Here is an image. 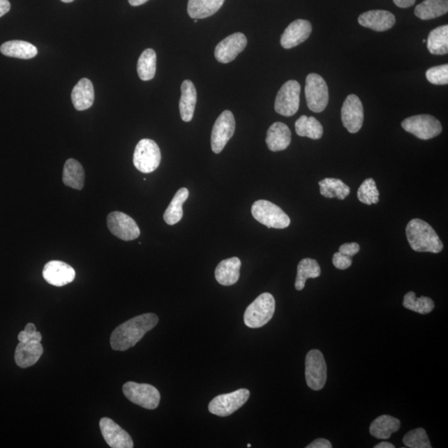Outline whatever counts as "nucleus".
I'll use <instances>...</instances> for the list:
<instances>
[{
	"mask_svg": "<svg viewBox=\"0 0 448 448\" xmlns=\"http://www.w3.org/2000/svg\"><path fill=\"white\" fill-rule=\"evenodd\" d=\"M159 322L156 314L147 313L135 316L114 329L111 345L114 350L125 351L135 346L144 335Z\"/></svg>",
	"mask_w": 448,
	"mask_h": 448,
	"instance_id": "1",
	"label": "nucleus"
},
{
	"mask_svg": "<svg viewBox=\"0 0 448 448\" xmlns=\"http://www.w3.org/2000/svg\"><path fill=\"white\" fill-rule=\"evenodd\" d=\"M406 236L410 247L415 252L439 253L443 244L432 226L421 219L415 218L408 223Z\"/></svg>",
	"mask_w": 448,
	"mask_h": 448,
	"instance_id": "2",
	"label": "nucleus"
},
{
	"mask_svg": "<svg viewBox=\"0 0 448 448\" xmlns=\"http://www.w3.org/2000/svg\"><path fill=\"white\" fill-rule=\"evenodd\" d=\"M276 301L271 293L265 292L255 299L246 309L244 323L250 328H260L269 323L274 316Z\"/></svg>",
	"mask_w": 448,
	"mask_h": 448,
	"instance_id": "3",
	"label": "nucleus"
},
{
	"mask_svg": "<svg viewBox=\"0 0 448 448\" xmlns=\"http://www.w3.org/2000/svg\"><path fill=\"white\" fill-rule=\"evenodd\" d=\"M252 214L256 221L269 228H283L289 227L291 219L278 205L267 200H257L252 207Z\"/></svg>",
	"mask_w": 448,
	"mask_h": 448,
	"instance_id": "4",
	"label": "nucleus"
},
{
	"mask_svg": "<svg viewBox=\"0 0 448 448\" xmlns=\"http://www.w3.org/2000/svg\"><path fill=\"white\" fill-rule=\"evenodd\" d=\"M161 153L158 144L151 139H143L136 144L133 163L140 172L149 174L159 167Z\"/></svg>",
	"mask_w": 448,
	"mask_h": 448,
	"instance_id": "5",
	"label": "nucleus"
},
{
	"mask_svg": "<svg viewBox=\"0 0 448 448\" xmlns=\"http://www.w3.org/2000/svg\"><path fill=\"white\" fill-rule=\"evenodd\" d=\"M123 394L128 401L147 410H153L159 406L160 394L154 386L127 382L123 385Z\"/></svg>",
	"mask_w": 448,
	"mask_h": 448,
	"instance_id": "6",
	"label": "nucleus"
},
{
	"mask_svg": "<svg viewBox=\"0 0 448 448\" xmlns=\"http://www.w3.org/2000/svg\"><path fill=\"white\" fill-rule=\"evenodd\" d=\"M305 94L307 107L315 113L322 112L329 103V91L326 81L316 73L306 79Z\"/></svg>",
	"mask_w": 448,
	"mask_h": 448,
	"instance_id": "7",
	"label": "nucleus"
},
{
	"mask_svg": "<svg viewBox=\"0 0 448 448\" xmlns=\"http://www.w3.org/2000/svg\"><path fill=\"white\" fill-rule=\"evenodd\" d=\"M306 384L314 391L322 390L327 380V367L324 355L318 350H311L306 357Z\"/></svg>",
	"mask_w": 448,
	"mask_h": 448,
	"instance_id": "8",
	"label": "nucleus"
},
{
	"mask_svg": "<svg viewBox=\"0 0 448 448\" xmlns=\"http://www.w3.org/2000/svg\"><path fill=\"white\" fill-rule=\"evenodd\" d=\"M402 127L407 133L421 140H430L440 135L442 126L440 121L430 115H418L406 118Z\"/></svg>",
	"mask_w": 448,
	"mask_h": 448,
	"instance_id": "9",
	"label": "nucleus"
},
{
	"mask_svg": "<svg viewBox=\"0 0 448 448\" xmlns=\"http://www.w3.org/2000/svg\"><path fill=\"white\" fill-rule=\"evenodd\" d=\"M248 389H240L230 394L218 395L209 403V410L211 414L218 417H227L243 407L248 401Z\"/></svg>",
	"mask_w": 448,
	"mask_h": 448,
	"instance_id": "10",
	"label": "nucleus"
},
{
	"mask_svg": "<svg viewBox=\"0 0 448 448\" xmlns=\"http://www.w3.org/2000/svg\"><path fill=\"white\" fill-rule=\"evenodd\" d=\"M301 86L290 80L281 87L275 100V111L284 117L295 115L300 105Z\"/></svg>",
	"mask_w": 448,
	"mask_h": 448,
	"instance_id": "11",
	"label": "nucleus"
},
{
	"mask_svg": "<svg viewBox=\"0 0 448 448\" xmlns=\"http://www.w3.org/2000/svg\"><path fill=\"white\" fill-rule=\"evenodd\" d=\"M236 121L234 114L230 111H224L215 121L212 135H211V147L215 154L221 153L226 144L234 135Z\"/></svg>",
	"mask_w": 448,
	"mask_h": 448,
	"instance_id": "12",
	"label": "nucleus"
},
{
	"mask_svg": "<svg viewBox=\"0 0 448 448\" xmlns=\"http://www.w3.org/2000/svg\"><path fill=\"white\" fill-rule=\"evenodd\" d=\"M107 227L113 235L123 241L135 240L140 234V228L134 219L119 211L108 215Z\"/></svg>",
	"mask_w": 448,
	"mask_h": 448,
	"instance_id": "13",
	"label": "nucleus"
},
{
	"mask_svg": "<svg viewBox=\"0 0 448 448\" xmlns=\"http://www.w3.org/2000/svg\"><path fill=\"white\" fill-rule=\"evenodd\" d=\"M341 120L349 133H357L364 123V107L357 95L347 96L341 109Z\"/></svg>",
	"mask_w": 448,
	"mask_h": 448,
	"instance_id": "14",
	"label": "nucleus"
},
{
	"mask_svg": "<svg viewBox=\"0 0 448 448\" xmlns=\"http://www.w3.org/2000/svg\"><path fill=\"white\" fill-rule=\"evenodd\" d=\"M248 39L241 33H235L224 38L215 47V59L219 63L228 64L234 61L237 57L247 47Z\"/></svg>",
	"mask_w": 448,
	"mask_h": 448,
	"instance_id": "15",
	"label": "nucleus"
},
{
	"mask_svg": "<svg viewBox=\"0 0 448 448\" xmlns=\"http://www.w3.org/2000/svg\"><path fill=\"white\" fill-rule=\"evenodd\" d=\"M100 428L105 441L112 448H133L134 443L130 434L113 420L103 418L100 420Z\"/></svg>",
	"mask_w": 448,
	"mask_h": 448,
	"instance_id": "16",
	"label": "nucleus"
},
{
	"mask_svg": "<svg viewBox=\"0 0 448 448\" xmlns=\"http://www.w3.org/2000/svg\"><path fill=\"white\" fill-rule=\"evenodd\" d=\"M46 282L55 287H64L73 282L76 272L68 263L61 261L47 262L43 270Z\"/></svg>",
	"mask_w": 448,
	"mask_h": 448,
	"instance_id": "17",
	"label": "nucleus"
},
{
	"mask_svg": "<svg viewBox=\"0 0 448 448\" xmlns=\"http://www.w3.org/2000/svg\"><path fill=\"white\" fill-rule=\"evenodd\" d=\"M313 32V26L308 20H297L290 24L285 29L282 38H281V45L285 50L295 47L304 43L311 36Z\"/></svg>",
	"mask_w": 448,
	"mask_h": 448,
	"instance_id": "18",
	"label": "nucleus"
},
{
	"mask_svg": "<svg viewBox=\"0 0 448 448\" xmlns=\"http://www.w3.org/2000/svg\"><path fill=\"white\" fill-rule=\"evenodd\" d=\"M359 24L364 28L384 32L392 29L396 23V19L392 13L386 10H371L360 15Z\"/></svg>",
	"mask_w": 448,
	"mask_h": 448,
	"instance_id": "19",
	"label": "nucleus"
},
{
	"mask_svg": "<svg viewBox=\"0 0 448 448\" xmlns=\"http://www.w3.org/2000/svg\"><path fill=\"white\" fill-rule=\"evenodd\" d=\"M43 353L41 342H20L15 350V362L20 368H29L34 366Z\"/></svg>",
	"mask_w": 448,
	"mask_h": 448,
	"instance_id": "20",
	"label": "nucleus"
},
{
	"mask_svg": "<svg viewBox=\"0 0 448 448\" xmlns=\"http://www.w3.org/2000/svg\"><path fill=\"white\" fill-rule=\"evenodd\" d=\"M292 142V133L289 127L282 122H275L267 130L266 143L271 151H282Z\"/></svg>",
	"mask_w": 448,
	"mask_h": 448,
	"instance_id": "21",
	"label": "nucleus"
},
{
	"mask_svg": "<svg viewBox=\"0 0 448 448\" xmlns=\"http://www.w3.org/2000/svg\"><path fill=\"white\" fill-rule=\"evenodd\" d=\"M94 87L89 79L82 78L74 87L72 92V100L74 107L77 111H85L89 109L94 103Z\"/></svg>",
	"mask_w": 448,
	"mask_h": 448,
	"instance_id": "22",
	"label": "nucleus"
},
{
	"mask_svg": "<svg viewBox=\"0 0 448 448\" xmlns=\"http://www.w3.org/2000/svg\"><path fill=\"white\" fill-rule=\"evenodd\" d=\"M241 261L238 257H231L219 262L215 270V278L223 285H232L238 283L240 276Z\"/></svg>",
	"mask_w": 448,
	"mask_h": 448,
	"instance_id": "23",
	"label": "nucleus"
},
{
	"mask_svg": "<svg viewBox=\"0 0 448 448\" xmlns=\"http://www.w3.org/2000/svg\"><path fill=\"white\" fill-rule=\"evenodd\" d=\"M197 103V91L194 83L184 81L181 85V98L179 100V112L184 122H190L194 117Z\"/></svg>",
	"mask_w": 448,
	"mask_h": 448,
	"instance_id": "24",
	"label": "nucleus"
},
{
	"mask_svg": "<svg viewBox=\"0 0 448 448\" xmlns=\"http://www.w3.org/2000/svg\"><path fill=\"white\" fill-rule=\"evenodd\" d=\"M225 0H188V14L192 19H205L216 14Z\"/></svg>",
	"mask_w": 448,
	"mask_h": 448,
	"instance_id": "25",
	"label": "nucleus"
},
{
	"mask_svg": "<svg viewBox=\"0 0 448 448\" xmlns=\"http://www.w3.org/2000/svg\"><path fill=\"white\" fill-rule=\"evenodd\" d=\"M63 181L66 186L82 191L84 187L85 172L82 165L74 159L66 161L64 168Z\"/></svg>",
	"mask_w": 448,
	"mask_h": 448,
	"instance_id": "26",
	"label": "nucleus"
},
{
	"mask_svg": "<svg viewBox=\"0 0 448 448\" xmlns=\"http://www.w3.org/2000/svg\"><path fill=\"white\" fill-rule=\"evenodd\" d=\"M0 52L10 58L20 59H33L38 54L37 47L32 43L20 40H13L3 43L0 47Z\"/></svg>",
	"mask_w": 448,
	"mask_h": 448,
	"instance_id": "27",
	"label": "nucleus"
},
{
	"mask_svg": "<svg viewBox=\"0 0 448 448\" xmlns=\"http://www.w3.org/2000/svg\"><path fill=\"white\" fill-rule=\"evenodd\" d=\"M401 423L398 419L389 415H382L373 421L370 433L378 439H389L394 433L401 428Z\"/></svg>",
	"mask_w": 448,
	"mask_h": 448,
	"instance_id": "28",
	"label": "nucleus"
},
{
	"mask_svg": "<svg viewBox=\"0 0 448 448\" xmlns=\"http://www.w3.org/2000/svg\"><path fill=\"white\" fill-rule=\"evenodd\" d=\"M448 12V0H425L415 8V14L420 20H430Z\"/></svg>",
	"mask_w": 448,
	"mask_h": 448,
	"instance_id": "29",
	"label": "nucleus"
},
{
	"mask_svg": "<svg viewBox=\"0 0 448 448\" xmlns=\"http://www.w3.org/2000/svg\"><path fill=\"white\" fill-rule=\"evenodd\" d=\"M320 274L322 270L318 261L313 258L302 259L297 266L295 283L297 291L304 289L307 279L319 278Z\"/></svg>",
	"mask_w": 448,
	"mask_h": 448,
	"instance_id": "30",
	"label": "nucleus"
},
{
	"mask_svg": "<svg viewBox=\"0 0 448 448\" xmlns=\"http://www.w3.org/2000/svg\"><path fill=\"white\" fill-rule=\"evenodd\" d=\"M320 195L328 199L345 200L350 193V188L342 180L335 178H326L319 182Z\"/></svg>",
	"mask_w": 448,
	"mask_h": 448,
	"instance_id": "31",
	"label": "nucleus"
},
{
	"mask_svg": "<svg viewBox=\"0 0 448 448\" xmlns=\"http://www.w3.org/2000/svg\"><path fill=\"white\" fill-rule=\"evenodd\" d=\"M188 197V191L186 188H180L177 192L164 214V221L167 224L172 226L181 221L184 215L183 204Z\"/></svg>",
	"mask_w": 448,
	"mask_h": 448,
	"instance_id": "32",
	"label": "nucleus"
},
{
	"mask_svg": "<svg viewBox=\"0 0 448 448\" xmlns=\"http://www.w3.org/2000/svg\"><path fill=\"white\" fill-rule=\"evenodd\" d=\"M428 50L433 55L448 52V25H442L430 32L427 39Z\"/></svg>",
	"mask_w": 448,
	"mask_h": 448,
	"instance_id": "33",
	"label": "nucleus"
},
{
	"mask_svg": "<svg viewBox=\"0 0 448 448\" xmlns=\"http://www.w3.org/2000/svg\"><path fill=\"white\" fill-rule=\"evenodd\" d=\"M296 133L301 137L319 140L323 135V126L313 117L301 116L296 121Z\"/></svg>",
	"mask_w": 448,
	"mask_h": 448,
	"instance_id": "34",
	"label": "nucleus"
},
{
	"mask_svg": "<svg viewBox=\"0 0 448 448\" xmlns=\"http://www.w3.org/2000/svg\"><path fill=\"white\" fill-rule=\"evenodd\" d=\"M156 52L148 48L140 55L137 64V73L142 81L152 80L156 72Z\"/></svg>",
	"mask_w": 448,
	"mask_h": 448,
	"instance_id": "35",
	"label": "nucleus"
},
{
	"mask_svg": "<svg viewBox=\"0 0 448 448\" xmlns=\"http://www.w3.org/2000/svg\"><path fill=\"white\" fill-rule=\"evenodd\" d=\"M403 306L406 309L421 315L432 313L435 304L431 298L427 297H416L414 292H410L404 296Z\"/></svg>",
	"mask_w": 448,
	"mask_h": 448,
	"instance_id": "36",
	"label": "nucleus"
},
{
	"mask_svg": "<svg viewBox=\"0 0 448 448\" xmlns=\"http://www.w3.org/2000/svg\"><path fill=\"white\" fill-rule=\"evenodd\" d=\"M358 199L367 205L375 204L380 201V192L375 179L368 178L362 183L357 192Z\"/></svg>",
	"mask_w": 448,
	"mask_h": 448,
	"instance_id": "37",
	"label": "nucleus"
},
{
	"mask_svg": "<svg viewBox=\"0 0 448 448\" xmlns=\"http://www.w3.org/2000/svg\"><path fill=\"white\" fill-rule=\"evenodd\" d=\"M403 445L410 448H431L427 433L424 428H416L405 434Z\"/></svg>",
	"mask_w": 448,
	"mask_h": 448,
	"instance_id": "38",
	"label": "nucleus"
},
{
	"mask_svg": "<svg viewBox=\"0 0 448 448\" xmlns=\"http://www.w3.org/2000/svg\"><path fill=\"white\" fill-rule=\"evenodd\" d=\"M428 81L434 85L448 84V65L443 64L429 68L426 73Z\"/></svg>",
	"mask_w": 448,
	"mask_h": 448,
	"instance_id": "39",
	"label": "nucleus"
},
{
	"mask_svg": "<svg viewBox=\"0 0 448 448\" xmlns=\"http://www.w3.org/2000/svg\"><path fill=\"white\" fill-rule=\"evenodd\" d=\"M332 261L334 266L340 270H345L352 265V259L340 252L334 254Z\"/></svg>",
	"mask_w": 448,
	"mask_h": 448,
	"instance_id": "40",
	"label": "nucleus"
},
{
	"mask_svg": "<svg viewBox=\"0 0 448 448\" xmlns=\"http://www.w3.org/2000/svg\"><path fill=\"white\" fill-rule=\"evenodd\" d=\"M359 249V245L357 243L344 244L341 246L339 252L351 257L357 254Z\"/></svg>",
	"mask_w": 448,
	"mask_h": 448,
	"instance_id": "41",
	"label": "nucleus"
},
{
	"mask_svg": "<svg viewBox=\"0 0 448 448\" xmlns=\"http://www.w3.org/2000/svg\"><path fill=\"white\" fill-rule=\"evenodd\" d=\"M17 339H19L20 342H29V341H38L41 342L42 341V335L40 332L36 331L33 334H28L26 333L24 331H21L19 334V336H17Z\"/></svg>",
	"mask_w": 448,
	"mask_h": 448,
	"instance_id": "42",
	"label": "nucleus"
},
{
	"mask_svg": "<svg viewBox=\"0 0 448 448\" xmlns=\"http://www.w3.org/2000/svg\"><path fill=\"white\" fill-rule=\"evenodd\" d=\"M307 448H331V442L327 440L324 438H318L316 439L314 442H311V445L306 447Z\"/></svg>",
	"mask_w": 448,
	"mask_h": 448,
	"instance_id": "43",
	"label": "nucleus"
},
{
	"mask_svg": "<svg viewBox=\"0 0 448 448\" xmlns=\"http://www.w3.org/2000/svg\"><path fill=\"white\" fill-rule=\"evenodd\" d=\"M10 3L8 0H0V17L6 15L10 10Z\"/></svg>",
	"mask_w": 448,
	"mask_h": 448,
	"instance_id": "44",
	"label": "nucleus"
},
{
	"mask_svg": "<svg viewBox=\"0 0 448 448\" xmlns=\"http://www.w3.org/2000/svg\"><path fill=\"white\" fill-rule=\"evenodd\" d=\"M416 0H394V3L399 8H407L414 6Z\"/></svg>",
	"mask_w": 448,
	"mask_h": 448,
	"instance_id": "45",
	"label": "nucleus"
},
{
	"mask_svg": "<svg viewBox=\"0 0 448 448\" xmlns=\"http://www.w3.org/2000/svg\"><path fill=\"white\" fill-rule=\"evenodd\" d=\"M24 331L28 334H33L37 331L36 327L34 326L33 323H29L27 326L25 327Z\"/></svg>",
	"mask_w": 448,
	"mask_h": 448,
	"instance_id": "46",
	"label": "nucleus"
},
{
	"mask_svg": "<svg viewBox=\"0 0 448 448\" xmlns=\"http://www.w3.org/2000/svg\"><path fill=\"white\" fill-rule=\"evenodd\" d=\"M394 445H392V443L388 442H382L379 443V445H377L375 446V448H394Z\"/></svg>",
	"mask_w": 448,
	"mask_h": 448,
	"instance_id": "47",
	"label": "nucleus"
},
{
	"mask_svg": "<svg viewBox=\"0 0 448 448\" xmlns=\"http://www.w3.org/2000/svg\"><path fill=\"white\" fill-rule=\"evenodd\" d=\"M130 6H140L142 4L146 3L149 0H128Z\"/></svg>",
	"mask_w": 448,
	"mask_h": 448,
	"instance_id": "48",
	"label": "nucleus"
},
{
	"mask_svg": "<svg viewBox=\"0 0 448 448\" xmlns=\"http://www.w3.org/2000/svg\"><path fill=\"white\" fill-rule=\"evenodd\" d=\"M61 1L64 3H72L74 0H61Z\"/></svg>",
	"mask_w": 448,
	"mask_h": 448,
	"instance_id": "49",
	"label": "nucleus"
},
{
	"mask_svg": "<svg viewBox=\"0 0 448 448\" xmlns=\"http://www.w3.org/2000/svg\"><path fill=\"white\" fill-rule=\"evenodd\" d=\"M247 447H252V445H250V443H248V446H247Z\"/></svg>",
	"mask_w": 448,
	"mask_h": 448,
	"instance_id": "50",
	"label": "nucleus"
},
{
	"mask_svg": "<svg viewBox=\"0 0 448 448\" xmlns=\"http://www.w3.org/2000/svg\"><path fill=\"white\" fill-rule=\"evenodd\" d=\"M426 42H427V40H426V39H424L423 43H425Z\"/></svg>",
	"mask_w": 448,
	"mask_h": 448,
	"instance_id": "51",
	"label": "nucleus"
},
{
	"mask_svg": "<svg viewBox=\"0 0 448 448\" xmlns=\"http://www.w3.org/2000/svg\"><path fill=\"white\" fill-rule=\"evenodd\" d=\"M197 20H195V23H197Z\"/></svg>",
	"mask_w": 448,
	"mask_h": 448,
	"instance_id": "52",
	"label": "nucleus"
}]
</instances>
